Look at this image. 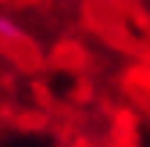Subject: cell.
<instances>
[{"mask_svg":"<svg viewBox=\"0 0 150 147\" xmlns=\"http://www.w3.org/2000/svg\"><path fill=\"white\" fill-rule=\"evenodd\" d=\"M0 40H22V25L14 22V18H7V14H0Z\"/></svg>","mask_w":150,"mask_h":147,"instance_id":"6da1fadb","label":"cell"}]
</instances>
